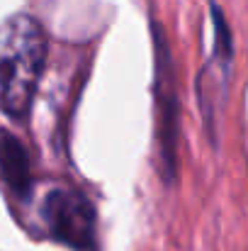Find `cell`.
<instances>
[{
	"label": "cell",
	"instance_id": "6da1fadb",
	"mask_svg": "<svg viewBox=\"0 0 248 251\" xmlns=\"http://www.w3.org/2000/svg\"><path fill=\"white\" fill-rule=\"evenodd\" d=\"M49 54L42 22L27 12L0 20V112L24 120L32 110Z\"/></svg>",
	"mask_w": 248,
	"mask_h": 251
},
{
	"label": "cell",
	"instance_id": "7a4b0ae2",
	"mask_svg": "<svg viewBox=\"0 0 248 251\" xmlns=\"http://www.w3.org/2000/svg\"><path fill=\"white\" fill-rule=\"evenodd\" d=\"M37 227L39 234L73 251H97L95 210L71 183H56L46 190L37 210Z\"/></svg>",
	"mask_w": 248,
	"mask_h": 251
},
{
	"label": "cell",
	"instance_id": "3957f363",
	"mask_svg": "<svg viewBox=\"0 0 248 251\" xmlns=\"http://www.w3.org/2000/svg\"><path fill=\"white\" fill-rule=\"evenodd\" d=\"M209 12L214 20V51L197 78V98H200V112L204 117V125L209 129V139H217V120L226 102L229 78H231V64H234V39L231 29L226 25V17L217 0H209Z\"/></svg>",
	"mask_w": 248,
	"mask_h": 251
},
{
	"label": "cell",
	"instance_id": "277c9868",
	"mask_svg": "<svg viewBox=\"0 0 248 251\" xmlns=\"http://www.w3.org/2000/svg\"><path fill=\"white\" fill-rule=\"evenodd\" d=\"M0 178L2 183L24 200L32 190V166L24 147L7 129H0Z\"/></svg>",
	"mask_w": 248,
	"mask_h": 251
}]
</instances>
